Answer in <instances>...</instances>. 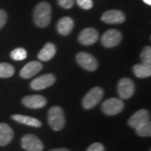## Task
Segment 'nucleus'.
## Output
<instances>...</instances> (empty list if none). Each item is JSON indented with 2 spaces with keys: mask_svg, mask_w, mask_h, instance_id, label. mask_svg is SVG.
<instances>
[{
  "mask_svg": "<svg viewBox=\"0 0 151 151\" xmlns=\"http://www.w3.org/2000/svg\"><path fill=\"white\" fill-rule=\"evenodd\" d=\"M7 14L4 10L0 9V29L5 25L6 22H7Z\"/></svg>",
  "mask_w": 151,
  "mask_h": 151,
  "instance_id": "bb28decb",
  "label": "nucleus"
},
{
  "mask_svg": "<svg viewBox=\"0 0 151 151\" xmlns=\"http://www.w3.org/2000/svg\"><path fill=\"white\" fill-rule=\"evenodd\" d=\"M10 57L14 60H23L27 57V51L24 48H16L12 50Z\"/></svg>",
  "mask_w": 151,
  "mask_h": 151,
  "instance_id": "4be33fe9",
  "label": "nucleus"
},
{
  "mask_svg": "<svg viewBox=\"0 0 151 151\" xmlns=\"http://www.w3.org/2000/svg\"><path fill=\"white\" fill-rule=\"evenodd\" d=\"M103 97V90L101 87H93L86 94L82 100V106L85 109H92L101 102Z\"/></svg>",
  "mask_w": 151,
  "mask_h": 151,
  "instance_id": "7ed1b4c3",
  "label": "nucleus"
},
{
  "mask_svg": "<svg viewBox=\"0 0 151 151\" xmlns=\"http://www.w3.org/2000/svg\"><path fill=\"white\" fill-rule=\"evenodd\" d=\"M48 122L51 129L55 131L61 130L65 124L64 111L58 106H54L49 110Z\"/></svg>",
  "mask_w": 151,
  "mask_h": 151,
  "instance_id": "f03ea898",
  "label": "nucleus"
},
{
  "mask_svg": "<svg viewBox=\"0 0 151 151\" xmlns=\"http://www.w3.org/2000/svg\"><path fill=\"white\" fill-rule=\"evenodd\" d=\"M136 133L139 136L141 137H150L151 136V124L150 121L147 122L145 124H141L140 126L137 127Z\"/></svg>",
  "mask_w": 151,
  "mask_h": 151,
  "instance_id": "412c9836",
  "label": "nucleus"
},
{
  "mask_svg": "<svg viewBox=\"0 0 151 151\" xmlns=\"http://www.w3.org/2000/svg\"><path fill=\"white\" fill-rule=\"evenodd\" d=\"M86 151H105L104 146L100 143H94L87 148Z\"/></svg>",
  "mask_w": 151,
  "mask_h": 151,
  "instance_id": "393cba45",
  "label": "nucleus"
},
{
  "mask_svg": "<svg viewBox=\"0 0 151 151\" xmlns=\"http://www.w3.org/2000/svg\"><path fill=\"white\" fill-rule=\"evenodd\" d=\"M58 4L63 9H70L74 4V0H58Z\"/></svg>",
  "mask_w": 151,
  "mask_h": 151,
  "instance_id": "a878e982",
  "label": "nucleus"
},
{
  "mask_svg": "<svg viewBox=\"0 0 151 151\" xmlns=\"http://www.w3.org/2000/svg\"><path fill=\"white\" fill-rule=\"evenodd\" d=\"M21 145L27 151H42L44 150L43 143L34 134L24 135L21 139Z\"/></svg>",
  "mask_w": 151,
  "mask_h": 151,
  "instance_id": "423d86ee",
  "label": "nucleus"
},
{
  "mask_svg": "<svg viewBox=\"0 0 151 151\" xmlns=\"http://www.w3.org/2000/svg\"><path fill=\"white\" fill-rule=\"evenodd\" d=\"M51 20V7L47 2L39 3L34 11V21L39 27L48 26Z\"/></svg>",
  "mask_w": 151,
  "mask_h": 151,
  "instance_id": "f257e3e1",
  "label": "nucleus"
},
{
  "mask_svg": "<svg viewBox=\"0 0 151 151\" xmlns=\"http://www.w3.org/2000/svg\"><path fill=\"white\" fill-rule=\"evenodd\" d=\"M12 119L18 123L25 124L28 126H31L35 128H40L42 126V124L40 120L37 119H35L32 117L29 116H24V115H20V114H14L12 116Z\"/></svg>",
  "mask_w": 151,
  "mask_h": 151,
  "instance_id": "a211bd4d",
  "label": "nucleus"
},
{
  "mask_svg": "<svg viewBox=\"0 0 151 151\" xmlns=\"http://www.w3.org/2000/svg\"><path fill=\"white\" fill-rule=\"evenodd\" d=\"M102 20L110 24H122L125 21V15L123 12L117 9H112L105 12L102 16Z\"/></svg>",
  "mask_w": 151,
  "mask_h": 151,
  "instance_id": "9b49d317",
  "label": "nucleus"
},
{
  "mask_svg": "<svg viewBox=\"0 0 151 151\" xmlns=\"http://www.w3.org/2000/svg\"><path fill=\"white\" fill-rule=\"evenodd\" d=\"M122 40V34L117 29H109L103 34L102 44L105 47L113 48L119 45Z\"/></svg>",
  "mask_w": 151,
  "mask_h": 151,
  "instance_id": "6e6552de",
  "label": "nucleus"
},
{
  "mask_svg": "<svg viewBox=\"0 0 151 151\" xmlns=\"http://www.w3.org/2000/svg\"><path fill=\"white\" fill-rule=\"evenodd\" d=\"M135 86L134 81L129 78H122L118 84V92L119 97L123 99H129L134 95Z\"/></svg>",
  "mask_w": 151,
  "mask_h": 151,
  "instance_id": "0eeeda50",
  "label": "nucleus"
},
{
  "mask_svg": "<svg viewBox=\"0 0 151 151\" xmlns=\"http://www.w3.org/2000/svg\"><path fill=\"white\" fill-rule=\"evenodd\" d=\"M55 52L56 49L54 44L46 43L44 45L43 48L41 49V50L39 52L38 58L42 61H48L54 57Z\"/></svg>",
  "mask_w": 151,
  "mask_h": 151,
  "instance_id": "f3484780",
  "label": "nucleus"
},
{
  "mask_svg": "<svg viewBox=\"0 0 151 151\" xmlns=\"http://www.w3.org/2000/svg\"><path fill=\"white\" fill-rule=\"evenodd\" d=\"M145 3L146 4H148V5H151V0H143Z\"/></svg>",
  "mask_w": 151,
  "mask_h": 151,
  "instance_id": "c85d7f7f",
  "label": "nucleus"
},
{
  "mask_svg": "<svg viewBox=\"0 0 151 151\" xmlns=\"http://www.w3.org/2000/svg\"><path fill=\"white\" fill-rule=\"evenodd\" d=\"M14 131L9 124L0 123V146H5L14 139Z\"/></svg>",
  "mask_w": 151,
  "mask_h": 151,
  "instance_id": "2eb2a0df",
  "label": "nucleus"
},
{
  "mask_svg": "<svg viewBox=\"0 0 151 151\" xmlns=\"http://www.w3.org/2000/svg\"><path fill=\"white\" fill-rule=\"evenodd\" d=\"M74 27V21L70 17H63L57 23V31L61 35H69Z\"/></svg>",
  "mask_w": 151,
  "mask_h": 151,
  "instance_id": "dca6fc26",
  "label": "nucleus"
},
{
  "mask_svg": "<svg viewBox=\"0 0 151 151\" xmlns=\"http://www.w3.org/2000/svg\"><path fill=\"white\" fill-rule=\"evenodd\" d=\"M42 64L39 61H30L28 64L24 65L20 70L19 75L24 79L31 78L34 76L38 74L40 70H42Z\"/></svg>",
  "mask_w": 151,
  "mask_h": 151,
  "instance_id": "4468645a",
  "label": "nucleus"
},
{
  "mask_svg": "<svg viewBox=\"0 0 151 151\" xmlns=\"http://www.w3.org/2000/svg\"><path fill=\"white\" fill-rule=\"evenodd\" d=\"M46 99L45 97L40 95H30V96H26L22 99V103L29 108H41L46 105Z\"/></svg>",
  "mask_w": 151,
  "mask_h": 151,
  "instance_id": "ddd939ff",
  "label": "nucleus"
},
{
  "mask_svg": "<svg viewBox=\"0 0 151 151\" xmlns=\"http://www.w3.org/2000/svg\"><path fill=\"white\" fill-rule=\"evenodd\" d=\"M76 61L82 68L90 71H93L97 68L98 63L96 58L89 53L79 52L76 56Z\"/></svg>",
  "mask_w": 151,
  "mask_h": 151,
  "instance_id": "39448f33",
  "label": "nucleus"
},
{
  "mask_svg": "<svg viewBox=\"0 0 151 151\" xmlns=\"http://www.w3.org/2000/svg\"><path fill=\"white\" fill-rule=\"evenodd\" d=\"M99 37V34L97 29L93 28H86L84 29L81 34L79 35V42L83 45H91L96 43Z\"/></svg>",
  "mask_w": 151,
  "mask_h": 151,
  "instance_id": "9d476101",
  "label": "nucleus"
},
{
  "mask_svg": "<svg viewBox=\"0 0 151 151\" xmlns=\"http://www.w3.org/2000/svg\"><path fill=\"white\" fill-rule=\"evenodd\" d=\"M124 108V102L119 99L112 97L106 100L102 105V110L107 115H116L120 113Z\"/></svg>",
  "mask_w": 151,
  "mask_h": 151,
  "instance_id": "20e7f679",
  "label": "nucleus"
},
{
  "mask_svg": "<svg viewBox=\"0 0 151 151\" xmlns=\"http://www.w3.org/2000/svg\"><path fill=\"white\" fill-rule=\"evenodd\" d=\"M55 81V76L53 74H45L34 79L30 83V86L35 91L43 90L49 86H52Z\"/></svg>",
  "mask_w": 151,
  "mask_h": 151,
  "instance_id": "1a4fd4ad",
  "label": "nucleus"
},
{
  "mask_svg": "<svg viewBox=\"0 0 151 151\" xmlns=\"http://www.w3.org/2000/svg\"><path fill=\"white\" fill-rule=\"evenodd\" d=\"M50 151H70L68 149H65V148H59V149H54Z\"/></svg>",
  "mask_w": 151,
  "mask_h": 151,
  "instance_id": "cd10ccee",
  "label": "nucleus"
},
{
  "mask_svg": "<svg viewBox=\"0 0 151 151\" xmlns=\"http://www.w3.org/2000/svg\"><path fill=\"white\" fill-rule=\"evenodd\" d=\"M14 74V66L9 63H0V78H9Z\"/></svg>",
  "mask_w": 151,
  "mask_h": 151,
  "instance_id": "aec40b11",
  "label": "nucleus"
},
{
  "mask_svg": "<svg viewBox=\"0 0 151 151\" xmlns=\"http://www.w3.org/2000/svg\"><path fill=\"white\" fill-rule=\"evenodd\" d=\"M140 59L143 64L151 65V48L150 46H145L140 54Z\"/></svg>",
  "mask_w": 151,
  "mask_h": 151,
  "instance_id": "5701e85b",
  "label": "nucleus"
},
{
  "mask_svg": "<svg viewBox=\"0 0 151 151\" xmlns=\"http://www.w3.org/2000/svg\"><path fill=\"white\" fill-rule=\"evenodd\" d=\"M150 119V113L146 109H140L137 111L136 113L131 117L128 122V124L130 127L136 129L137 127L140 126L141 124H145L149 122Z\"/></svg>",
  "mask_w": 151,
  "mask_h": 151,
  "instance_id": "f8f14e48",
  "label": "nucleus"
},
{
  "mask_svg": "<svg viewBox=\"0 0 151 151\" xmlns=\"http://www.w3.org/2000/svg\"><path fill=\"white\" fill-rule=\"evenodd\" d=\"M76 3L79 7H81L83 9H90L93 6L92 0H76Z\"/></svg>",
  "mask_w": 151,
  "mask_h": 151,
  "instance_id": "b1692460",
  "label": "nucleus"
},
{
  "mask_svg": "<svg viewBox=\"0 0 151 151\" xmlns=\"http://www.w3.org/2000/svg\"><path fill=\"white\" fill-rule=\"evenodd\" d=\"M134 74L139 78H145L151 76V65L137 64L133 67Z\"/></svg>",
  "mask_w": 151,
  "mask_h": 151,
  "instance_id": "6ab92c4d",
  "label": "nucleus"
}]
</instances>
